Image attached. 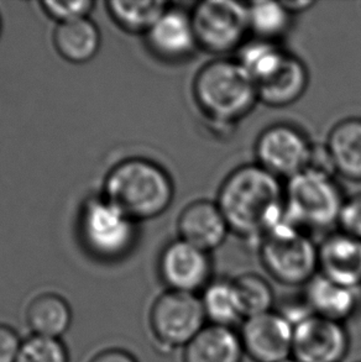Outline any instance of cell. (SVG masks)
Instances as JSON below:
<instances>
[{"label":"cell","mask_w":361,"mask_h":362,"mask_svg":"<svg viewBox=\"0 0 361 362\" xmlns=\"http://www.w3.org/2000/svg\"><path fill=\"white\" fill-rule=\"evenodd\" d=\"M23 339L8 324L0 323V362H15L19 355Z\"/></svg>","instance_id":"cell-30"},{"label":"cell","mask_w":361,"mask_h":362,"mask_svg":"<svg viewBox=\"0 0 361 362\" xmlns=\"http://www.w3.org/2000/svg\"><path fill=\"white\" fill-rule=\"evenodd\" d=\"M260 259L278 284L304 287L319 272L318 247L286 216L260 240Z\"/></svg>","instance_id":"cell-5"},{"label":"cell","mask_w":361,"mask_h":362,"mask_svg":"<svg viewBox=\"0 0 361 362\" xmlns=\"http://www.w3.org/2000/svg\"><path fill=\"white\" fill-rule=\"evenodd\" d=\"M0 31H1V23H0Z\"/></svg>","instance_id":"cell-34"},{"label":"cell","mask_w":361,"mask_h":362,"mask_svg":"<svg viewBox=\"0 0 361 362\" xmlns=\"http://www.w3.org/2000/svg\"><path fill=\"white\" fill-rule=\"evenodd\" d=\"M134 223L105 197L89 199L81 216L84 244L98 257H120L132 249L135 240Z\"/></svg>","instance_id":"cell-8"},{"label":"cell","mask_w":361,"mask_h":362,"mask_svg":"<svg viewBox=\"0 0 361 362\" xmlns=\"http://www.w3.org/2000/svg\"><path fill=\"white\" fill-rule=\"evenodd\" d=\"M15 362H69V349L61 339L30 335L23 340Z\"/></svg>","instance_id":"cell-27"},{"label":"cell","mask_w":361,"mask_h":362,"mask_svg":"<svg viewBox=\"0 0 361 362\" xmlns=\"http://www.w3.org/2000/svg\"><path fill=\"white\" fill-rule=\"evenodd\" d=\"M239 337L245 356L254 362H280L292 356L293 325L277 310L245 319Z\"/></svg>","instance_id":"cell-11"},{"label":"cell","mask_w":361,"mask_h":362,"mask_svg":"<svg viewBox=\"0 0 361 362\" xmlns=\"http://www.w3.org/2000/svg\"><path fill=\"white\" fill-rule=\"evenodd\" d=\"M288 54L275 41L256 39L245 42L238 51V57L235 59L258 86L281 69Z\"/></svg>","instance_id":"cell-23"},{"label":"cell","mask_w":361,"mask_h":362,"mask_svg":"<svg viewBox=\"0 0 361 362\" xmlns=\"http://www.w3.org/2000/svg\"><path fill=\"white\" fill-rule=\"evenodd\" d=\"M319 274L337 284L361 288V239L334 233L318 247Z\"/></svg>","instance_id":"cell-16"},{"label":"cell","mask_w":361,"mask_h":362,"mask_svg":"<svg viewBox=\"0 0 361 362\" xmlns=\"http://www.w3.org/2000/svg\"><path fill=\"white\" fill-rule=\"evenodd\" d=\"M345 199L332 175L306 168L285 187L286 216L304 229L326 230L339 223Z\"/></svg>","instance_id":"cell-4"},{"label":"cell","mask_w":361,"mask_h":362,"mask_svg":"<svg viewBox=\"0 0 361 362\" xmlns=\"http://www.w3.org/2000/svg\"><path fill=\"white\" fill-rule=\"evenodd\" d=\"M41 6L50 18L57 20L61 24L88 18L89 13L94 8V3L91 0H46L41 3Z\"/></svg>","instance_id":"cell-28"},{"label":"cell","mask_w":361,"mask_h":362,"mask_svg":"<svg viewBox=\"0 0 361 362\" xmlns=\"http://www.w3.org/2000/svg\"><path fill=\"white\" fill-rule=\"evenodd\" d=\"M55 47L72 64L88 62L101 47V33L88 18L61 23L54 33Z\"/></svg>","instance_id":"cell-22"},{"label":"cell","mask_w":361,"mask_h":362,"mask_svg":"<svg viewBox=\"0 0 361 362\" xmlns=\"http://www.w3.org/2000/svg\"><path fill=\"white\" fill-rule=\"evenodd\" d=\"M234 281L244 308L245 319L273 312L275 293L266 279L258 274H244Z\"/></svg>","instance_id":"cell-26"},{"label":"cell","mask_w":361,"mask_h":362,"mask_svg":"<svg viewBox=\"0 0 361 362\" xmlns=\"http://www.w3.org/2000/svg\"><path fill=\"white\" fill-rule=\"evenodd\" d=\"M303 297L313 314L339 323L361 310V288L337 284L319 272L304 286Z\"/></svg>","instance_id":"cell-15"},{"label":"cell","mask_w":361,"mask_h":362,"mask_svg":"<svg viewBox=\"0 0 361 362\" xmlns=\"http://www.w3.org/2000/svg\"><path fill=\"white\" fill-rule=\"evenodd\" d=\"M280 362H298L296 358H293L292 356L291 358H286V360H282V361Z\"/></svg>","instance_id":"cell-33"},{"label":"cell","mask_w":361,"mask_h":362,"mask_svg":"<svg viewBox=\"0 0 361 362\" xmlns=\"http://www.w3.org/2000/svg\"><path fill=\"white\" fill-rule=\"evenodd\" d=\"M349 349L344 323L311 314L293 327L292 358L298 362H343Z\"/></svg>","instance_id":"cell-10"},{"label":"cell","mask_w":361,"mask_h":362,"mask_svg":"<svg viewBox=\"0 0 361 362\" xmlns=\"http://www.w3.org/2000/svg\"><path fill=\"white\" fill-rule=\"evenodd\" d=\"M207 325L200 296L170 291L160 294L149 313V327L155 343L171 351L185 348Z\"/></svg>","instance_id":"cell-6"},{"label":"cell","mask_w":361,"mask_h":362,"mask_svg":"<svg viewBox=\"0 0 361 362\" xmlns=\"http://www.w3.org/2000/svg\"><path fill=\"white\" fill-rule=\"evenodd\" d=\"M177 230L180 239L210 254L223 245L230 229L217 202L200 199L180 211Z\"/></svg>","instance_id":"cell-14"},{"label":"cell","mask_w":361,"mask_h":362,"mask_svg":"<svg viewBox=\"0 0 361 362\" xmlns=\"http://www.w3.org/2000/svg\"><path fill=\"white\" fill-rule=\"evenodd\" d=\"M250 31L259 39L275 40L281 37L291 25V13L283 3L254 1L248 4Z\"/></svg>","instance_id":"cell-25"},{"label":"cell","mask_w":361,"mask_h":362,"mask_svg":"<svg viewBox=\"0 0 361 362\" xmlns=\"http://www.w3.org/2000/svg\"><path fill=\"white\" fill-rule=\"evenodd\" d=\"M193 95L207 119L220 127L244 118L259 100L254 79L236 59H214L200 69Z\"/></svg>","instance_id":"cell-3"},{"label":"cell","mask_w":361,"mask_h":362,"mask_svg":"<svg viewBox=\"0 0 361 362\" xmlns=\"http://www.w3.org/2000/svg\"><path fill=\"white\" fill-rule=\"evenodd\" d=\"M200 298L208 324L234 329L244 322V308L235 281L212 279Z\"/></svg>","instance_id":"cell-21"},{"label":"cell","mask_w":361,"mask_h":362,"mask_svg":"<svg viewBox=\"0 0 361 362\" xmlns=\"http://www.w3.org/2000/svg\"><path fill=\"white\" fill-rule=\"evenodd\" d=\"M74 320L72 308L61 294L45 292L35 296L25 309V322L31 335L61 339Z\"/></svg>","instance_id":"cell-18"},{"label":"cell","mask_w":361,"mask_h":362,"mask_svg":"<svg viewBox=\"0 0 361 362\" xmlns=\"http://www.w3.org/2000/svg\"><path fill=\"white\" fill-rule=\"evenodd\" d=\"M217 204L230 231L244 239H259L286 219L285 188L280 178L256 165H244L227 176Z\"/></svg>","instance_id":"cell-1"},{"label":"cell","mask_w":361,"mask_h":362,"mask_svg":"<svg viewBox=\"0 0 361 362\" xmlns=\"http://www.w3.org/2000/svg\"><path fill=\"white\" fill-rule=\"evenodd\" d=\"M328 151L334 172L352 181H361V119L338 122L328 137Z\"/></svg>","instance_id":"cell-20"},{"label":"cell","mask_w":361,"mask_h":362,"mask_svg":"<svg viewBox=\"0 0 361 362\" xmlns=\"http://www.w3.org/2000/svg\"><path fill=\"white\" fill-rule=\"evenodd\" d=\"M244 356L235 329L207 324L183 348L182 362H243Z\"/></svg>","instance_id":"cell-17"},{"label":"cell","mask_w":361,"mask_h":362,"mask_svg":"<svg viewBox=\"0 0 361 362\" xmlns=\"http://www.w3.org/2000/svg\"><path fill=\"white\" fill-rule=\"evenodd\" d=\"M159 272L167 289L197 294L212 281V261L208 252L177 239L162 251Z\"/></svg>","instance_id":"cell-12"},{"label":"cell","mask_w":361,"mask_h":362,"mask_svg":"<svg viewBox=\"0 0 361 362\" xmlns=\"http://www.w3.org/2000/svg\"><path fill=\"white\" fill-rule=\"evenodd\" d=\"M88 362H139L137 358L122 348H108L101 350Z\"/></svg>","instance_id":"cell-31"},{"label":"cell","mask_w":361,"mask_h":362,"mask_svg":"<svg viewBox=\"0 0 361 362\" xmlns=\"http://www.w3.org/2000/svg\"><path fill=\"white\" fill-rule=\"evenodd\" d=\"M198 47L227 54L244 45L249 26L248 4L235 0H205L190 11Z\"/></svg>","instance_id":"cell-7"},{"label":"cell","mask_w":361,"mask_h":362,"mask_svg":"<svg viewBox=\"0 0 361 362\" xmlns=\"http://www.w3.org/2000/svg\"><path fill=\"white\" fill-rule=\"evenodd\" d=\"M108 10L122 30L132 34L147 35L168 8L164 1H125L110 0Z\"/></svg>","instance_id":"cell-24"},{"label":"cell","mask_w":361,"mask_h":362,"mask_svg":"<svg viewBox=\"0 0 361 362\" xmlns=\"http://www.w3.org/2000/svg\"><path fill=\"white\" fill-rule=\"evenodd\" d=\"M285 6L287 8L288 11L293 14L296 11H303L307 10L308 8L313 6L312 1H293V3H288V1H283Z\"/></svg>","instance_id":"cell-32"},{"label":"cell","mask_w":361,"mask_h":362,"mask_svg":"<svg viewBox=\"0 0 361 362\" xmlns=\"http://www.w3.org/2000/svg\"><path fill=\"white\" fill-rule=\"evenodd\" d=\"M338 224L344 233L361 239V193L345 201Z\"/></svg>","instance_id":"cell-29"},{"label":"cell","mask_w":361,"mask_h":362,"mask_svg":"<svg viewBox=\"0 0 361 362\" xmlns=\"http://www.w3.org/2000/svg\"><path fill=\"white\" fill-rule=\"evenodd\" d=\"M173 194V183L165 168L142 157L118 163L105 180L104 197L134 221L162 214Z\"/></svg>","instance_id":"cell-2"},{"label":"cell","mask_w":361,"mask_h":362,"mask_svg":"<svg viewBox=\"0 0 361 362\" xmlns=\"http://www.w3.org/2000/svg\"><path fill=\"white\" fill-rule=\"evenodd\" d=\"M308 71L301 59L288 54L276 74L258 84L259 100L269 107H286L301 98L307 89Z\"/></svg>","instance_id":"cell-19"},{"label":"cell","mask_w":361,"mask_h":362,"mask_svg":"<svg viewBox=\"0 0 361 362\" xmlns=\"http://www.w3.org/2000/svg\"><path fill=\"white\" fill-rule=\"evenodd\" d=\"M313 144L297 127L276 124L260 134L255 145L258 165L277 178H291L309 167Z\"/></svg>","instance_id":"cell-9"},{"label":"cell","mask_w":361,"mask_h":362,"mask_svg":"<svg viewBox=\"0 0 361 362\" xmlns=\"http://www.w3.org/2000/svg\"><path fill=\"white\" fill-rule=\"evenodd\" d=\"M147 42L152 54L164 61L188 59L198 47L190 13L180 8H167L147 33Z\"/></svg>","instance_id":"cell-13"}]
</instances>
